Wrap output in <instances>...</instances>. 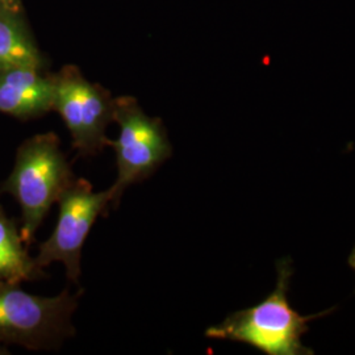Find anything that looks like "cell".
Listing matches in <instances>:
<instances>
[{
    "label": "cell",
    "instance_id": "obj_1",
    "mask_svg": "<svg viewBox=\"0 0 355 355\" xmlns=\"http://www.w3.org/2000/svg\"><path fill=\"white\" fill-rule=\"evenodd\" d=\"M275 290L261 303L236 311L220 324L205 330L212 340L249 345L266 355H313L315 352L302 343L308 333V322L331 313L334 308L303 316L288 302V287L293 274L291 258L278 261Z\"/></svg>",
    "mask_w": 355,
    "mask_h": 355
},
{
    "label": "cell",
    "instance_id": "obj_2",
    "mask_svg": "<svg viewBox=\"0 0 355 355\" xmlns=\"http://www.w3.org/2000/svg\"><path fill=\"white\" fill-rule=\"evenodd\" d=\"M74 174L61 141L54 133L36 135L24 141L1 190L12 195L21 208L23 241L29 246L51 205L74 182Z\"/></svg>",
    "mask_w": 355,
    "mask_h": 355
},
{
    "label": "cell",
    "instance_id": "obj_3",
    "mask_svg": "<svg viewBox=\"0 0 355 355\" xmlns=\"http://www.w3.org/2000/svg\"><path fill=\"white\" fill-rule=\"evenodd\" d=\"M82 291L66 288L57 296H37L19 284H0V343L29 350L58 349L76 334L71 318Z\"/></svg>",
    "mask_w": 355,
    "mask_h": 355
},
{
    "label": "cell",
    "instance_id": "obj_4",
    "mask_svg": "<svg viewBox=\"0 0 355 355\" xmlns=\"http://www.w3.org/2000/svg\"><path fill=\"white\" fill-rule=\"evenodd\" d=\"M114 119L119 124V136L110 140L114 148L117 178L110 187L112 202L117 207L129 186L140 183L173 155V146L159 120L149 117L133 99H119L114 104Z\"/></svg>",
    "mask_w": 355,
    "mask_h": 355
},
{
    "label": "cell",
    "instance_id": "obj_5",
    "mask_svg": "<svg viewBox=\"0 0 355 355\" xmlns=\"http://www.w3.org/2000/svg\"><path fill=\"white\" fill-rule=\"evenodd\" d=\"M112 202L110 189L95 192L87 179L79 178L64 191L58 199L60 214L51 237L42 242L35 258L40 268L62 262L67 279H80L82 249L96 218Z\"/></svg>",
    "mask_w": 355,
    "mask_h": 355
},
{
    "label": "cell",
    "instance_id": "obj_6",
    "mask_svg": "<svg viewBox=\"0 0 355 355\" xmlns=\"http://www.w3.org/2000/svg\"><path fill=\"white\" fill-rule=\"evenodd\" d=\"M114 104L74 69L54 78L53 110L61 114L71 133L73 149L80 157L96 155L110 146L105 128L114 119Z\"/></svg>",
    "mask_w": 355,
    "mask_h": 355
},
{
    "label": "cell",
    "instance_id": "obj_7",
    "mask_svg": "<svg viewBox=\"0 0 355 355\" xmlns=\"http://www.w3.org/2000/svg\"><path fill=\"white\" fill-rule=\"evenodd\" d=\"M54 78L37 69H12L0 73V112L31 119L53 110Z\"/></svg>",
    "mask_w": 355,
    "mask_h": 355
},
{
    "label": "cell",
    "instance_id": "obj_8",
    "mask_svg": "<svg viewBox=\"0 0 355 355\" xmlns=\"http://www.w3.org/2000/svg\"><path fill=\"white\" fill-rule=\"evenodd\" d=\"M26 248L17 225L0 205V284H20L45 277Z\"/></svg>",
    "mask_w": 355,
    "mask_h": 355
},
{
    "label": "cell",
    "instance_id": "obj_9",
    "mask_svg": "<svg viewBox=\"0 0 355 355\" xmlns=\"http://www.w3.org/2000/svg\"><path fill=\"white\" fill-rule=\"evenodd\" d=\"M42 58L26 32L13 20L0 17V73L12 69H37Z\"/></svg>",
    "mask_w": 355,
    "mask_h": 355
},
{
    "label": "cell",
    "instance_id": "obj_10",
    "mask_svg": "<svg viewBox=\"0 0 355 355\" xmlns=\"http://www.w3.org/2000/svg\"><path fill=\"white\" fill-rule=\"evenodd\" d=\"M347 263H349L350 268L355 271V246L353 248V250H352L350 255H349V258H347Z\"/></svg>",
    "mask_w": 355,
    "mask_h": 355
},
{
    "label": "cell",
    "instance_id": "obj_11",
    "mask_svg": "<svg viewBox=\"0 0 355 355\" xmlns=\"http://www.w3.org/2000/svg\"><path fill=\"white\" fill-rule=\"evenodd\" d=\"M7 7H10V8H16V6H17V3H19V0H1Z\"/></svg>",
    "mask_w": 355,
    "mask_h": 355
}]
</instances>
